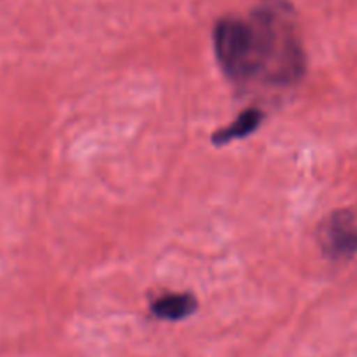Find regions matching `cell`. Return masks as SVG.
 I'll use <instances>...</instances> for the list:
<instances>
[{
    "label": "cell",
    "mask_w": 357,
    "mask_h": 357,
    "mask_svg": "<svg viewBox=\"0 0 357 357\" xmlns=\"http://www.w3.org/2000/svg\"><path fill=\"white\" fill-rule=\"evenodd\" d=\"M213 44L222 72L236 84L288 87L305 75V51L288 0H261L246 20L222 17Z\"/></svg>",
    "instance_id": "1"
},
{
    "label": "cell",
    "mask_w": 357,
    "mask_h": 357,
    "mask_svg": "<svg viewBox=\"0 0 357 357\" xmlns=\"http://www.w3.org/2000/svg\"><path fill=\"white\" fill-rule=\"evenodd\" d=\"M319 244L330 260H349L357 253V211L338 209L319 227Z\"/></svg>",
    "instance_id": "2"
},
{
    "label": "cell",
    "mask_w": 357,
    "mask_h": 357,
    "mask_svg": "<svg viewBox=\"0 0 357 357\" xmlns=\"http://www.w3.org/2000/svg\"><path fill=\"white\" fill-rule=\"evenodd\" d=\"M197 310V300L190 293H171L157 298L150 305V312L157 319L181 321Z\"/></svg>",
    "instance_id": "3"
},
{
    "label": "cell",
    "mask_w": 357,
    "mask_h": 357,
    "mask_svg": "<svg viewBox=\"0 0 357 357\" xmlns=\"http://www.w3.org/2000/svg\"><path fill=\"white\" fill-rule=\"evenodd\" d=\"M264 117V112L258 110V108H248V110H244L232 124L227 126V128L223 129H218V131L213 135L211 142L215 143L216 146H220L227 145V143L234 142V139L246 138V136H250L251 132H255L260 128Z\"/></svg>",
    "instance_id": "4"
}]
</instances>
